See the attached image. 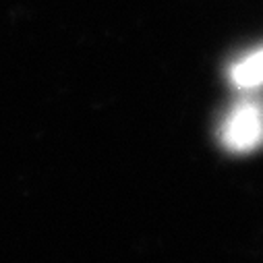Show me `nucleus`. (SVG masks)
Listing matches in <instances>:
<instances>
[{"instance_id": "f257e3e1", "label": "nucleus", "mask_w": 263, "mask_h": 263, "mask_svg": "<svg viewBox=\"0 0 263 263\" xmlns=\"http://www.w3.org/2000/svg\"><path fill=\"white\" fill-rule=\"evenodd\" d=\"M220 141L234 154H247L263 145V102H238L220 126Z\"/></svg>"}, {"instance_id": "f03ea898", "label": "nucleus", "mask_w": 263, "mask_h": 263, "mask_svg": "<svg viewBox=\"0 0 263 263\" xmlns=\"http://www.w3.org/2000/svg\"><path fill=\"white\" fill-rule=\"evenodd\" d=\"M230 81L238 89H255L263 85V48L249 52L232 64Z\"/></svg>"}]
</instances>
